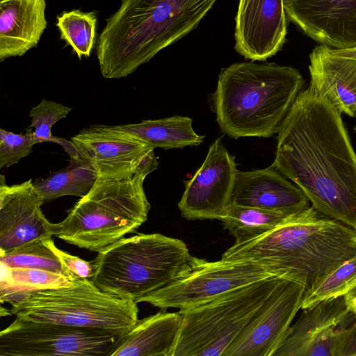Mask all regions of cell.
<instances>
[{"label": "cell", "mask_w": 356, "mask_h": 356, "mask_svg": "<svg viewBox=\"0 0 356 356\" xmlns=\"http://www.w3.org/2000/svg\"><path fill=\"white\" fill-rule=\"evenodd\" d=\"M310 88L341 114L356 118V59L334 54L325 44L309 54Z\"/></svg>", "instance_id": "d6986e66"}, {"label": "cell", "mask_w": 356, "mask_h": 356, "mask_svg": "<svg viewBox=\"0 0 356 356\" xmlns=\"http://www.w3.org/2000/svg\"><path fill=\"white\" fill-rule=\"evenodd\" d=\"M294 213L229 204L219 220L235 238V243H241L268 233Z\"/></svg>", "instance_id": "cb8c5ba5"}, {"label": "cell", "mask_w": 356, "mask_h": 356, "mask_svg": "<svg viewBox=\"0 0 356 356\" xmlns=\"http://www.w3.org/2000/svg\"><path fill=\"white\" fill-rule=\"evenodd\" d=\"M10 315L36 322L126 334L138 320L137 302L103 291L90 279L68 286L24 291Z\"/></svg>", "instance_id": "52a82bcc"}, {"label": "cell", "mask_w": 356, "mask_h": 356, "mask_svg": "<svg viewBox=\"0 0 356 356\" xmlns=\"http://www.w3.org/2000/svg\"><path fill=\"white\" fill-rule=\"evenodd\" d=\"M53 249L61 263L75 277L90 279L94 275L92 262L86 261L79 257L64 252L58 249L54 243L53 244Z\"/></svg>", "instance_id": "4dcf8cb0"}, {"label": "cell", "mask_w": 356, "mask_h": 356, "mask_svg": "<svg viewBox=\"0 0 356 356\" xmlns=\"http://www.w3.org/2000/svg\"><path fill=\"white\" fill-rule=\"evenodd\" d=\"M97 15L94 11H64L57 17L60 38L71 46L79 59L89 57L97 35Z\"/></svg>", "instance_id": "484cf974"}, {"label": "cell", "mask_w": 356, "mask_h": 356, "mask_svg": "<svg viewBox=\"0 0 356 356\" xmlns=\"http://www.w3.org/2000/svg\"><path fill=\"white\" fill-rule=\"evenodd\" d=\"M1 282L17 286L22 289L29 290L44 289L68 286L73 285L76 278L72 279L65 275L50 272L48 270L29 268H9L1 264Z\"/></svg>", "instance_id": "83f0119b"}, {"label": "cell", "mask_w": 356, "mask_h": 356, "mask_svg": "<svg viewBox=\"0 0 356 356\" xmlns=\"http://www.w3.org/2000/svg\"><path fill=\"white\" fill-rule=\"evenodd\" d=\"M162 310L138 320L111 356H172L184 316L181 311Z\"/></svg>", "instance_id": "44dd1931"}, {"label": "cell", "mask_w": 356, "mask_h": 356, "mask_svg": "<svg viewBox=\"0 0 356 356\" xmlns=\"http://www.w3.org/2000/svg\"><path fill=\"white\" fill-rule=\"evenodd\" d=\"M52 237L39 238L7 252H0V262L9 268H37L75 279L53 249Z\"/></svg>", "instance_id": "d4e9b609"}, {"label": "cell", "mask_w": 356, "mask_h": 356, "mask_svg": "<svg viewBox=\"0 0 356 356\" xmlns=\"http://www.w3.org/2000/svg\"><path fill=\"white\" fill-rule=\"evenodd\" d=\"M277 133L272 165L317 211L356 229V152L341 113L308 87Z\"/></svg>", "instance_id": "6da1fadb"}, {"label": "cell", "mask_w": 356, "mask_h": 356, "mask_svg": "<svg viewBox=\"0 0 356 356\" xmlns=\"http://www.w3.org/2000/svg\"><path fill=\"white\" fill-rule=\"evenodd\" d=\"M145 177L136 174L122 179L99 177L63 220L52 223L53 236L98 252L136 232L151 208L143 187Z\"/></svg>", "instance_id": "8992f818"}, {"label": "cell", "mask_w": 356, "mask_h": 356, "mask_svg": "<svg viewBox=\"0 0 356 356\" xmlns=\"http://www.w3.org/2000/svg\"><path fill=\"white\" fill-rule=\"evenodd\" d=\"M124 334L17 317L0 332V356H111Z\"/></svg>", "instance_id": "30bf717a"}, {"label": "cell", "mask_w": 356, "mask_h": 356, "mask_svg": "<svg viewBox=\"0 0 356 356\" xmlns=\"http://www.w3.org/2000/svg\"><path fill=\"white\" fill-rule=\"evenodd\" d=\"M337 356H356V321L345 332Z\"/></svg>", "instance_id": "1f68e13d"}, {"label": "cell", "mask_w": 356, "mask_h": 356, "mask_svg": "<svg viewBox=\"0 0 356 356\" xmlns=\"http://www.w3.org/2000/svg\"><path fill=\"white\" fill-rule=\"evenodd\" d=\"M284 0H239L235 17V50L247 59L265 61L286 42Z\"/></svg>", "instance_id": "9a60e30c"}, {"label": "cell", "mask_w": 356, "mask_h": 356, "mask_svg": "<svg viewBox=\"0 0 356 356\" xmlns=\"http://www.w3.org/2000/svg\"><path fill=\"white\" fill-rule=\"evenodd\" d=\"M289 20L334 49L356 47V0H284Z\"/></svg>", "instance_id": "e0dca14e"}, {"label": "cell", "mask_w": 356, "mask_h": 356, "mask_svg": "<svg viewBox=\"0 0 356 356\" xmlns=\"http://www.w3.org/2000/svg\"><path fill=\"white\" fill-rule=\"evenodd\" d=\"M193 257L180 239L139 234L98 252L90 280L103 291L136 301L169 284Z\"/></svg>", "instance_id": "5b68a950"}, {"label": "cell", "mask_w": 356, "mask_h": 356, "mask_svg": "<svg viewBox=\"0 0 356 356\" xmlns=\"http://www.w3.org/2000/svg\"><path fill=\"white\" fill-rule=\"evenodd\" d=\"M72 110L71 107L45 99L33 107L29 116L31 120L30 128L33 129L35 144L43 142L58 143L59 138L51 134V128L57 122L65 118Z\"/></svg>", "instance_id": "f1b7e54d"}, {"label": "cell", "mask_w": 356, "mask_h": 356, "mask_svg": "<svg viewBox=\"0 0 356 356\" xmlns=\"http://www.w3.org/2000/svg\"><path fill=\"white\" fill-rule=\"evenodd\" d=\"M0 182V252L52 237V223L41 210L44 202L32 179L9 186L1 175Z\"/></svg>", "instance_id": "2e32d148"}, {"label": "cell", "mask_w": 356, "mask_h": 356, "mask_svg": "<svg viewBox=\"0 0 356 356\" xmlns=\"http://www.w3.org/2000/svg\"><path fill=\"white\" fill-rule=\"evenodd\" d=\"M282 278L269 277L179 310L184 321L172 356H223Z\"/></svg>", "instance_id": "ba28073f"}, {"label": "cell", "mask_w": 356, "mask_h": 356, "mask_svg": "<svg viewBox=\"0 0 356 356\" xmlns=\"http://www.w3.org/2000/svg\"><path fill=\"white\" fill-rule=\"evenodd\" d=\"M356 321L343 296L303 309L273 356H337L346 330Z\"/></svg>", "instance_id": "7c38bea8"}, {"label": "cell", "mask_w": 356, "mask_h": 356, "mask_svg": "<svg viewBox=\"0 0 356 356\" xmlns=\"http://www.w3.org/2000/svg\"><path fill=\"white\" fill-rule=\"evenodd\" d=\"M79 157L94 169L99 177L122 179L132 177L146 154L154 149L114 125L95 124L71 138Z\"/></svg>", "instance_id": "5bb4252c"}, {"label": "cell", "mask_w": 356, "mask_h": 356, "mask_svg": "<svg viewBox=\"0 0 356 356\" xmlns=\"http://www.w3.org/2000/svg\"><path fill=\"white\" fill-rule=\"evenodd\" d=\"M99 178L98 173L79 157L70 159L69 165L46 178H38L34 186L44 203L65 195L85 196Z\"/></svg>", "instance_id": "603a6c76"}, {"label": "cell", "mask_w": 356, "mask_h": 356, "mask_svg": "<svg viewBox=\"0 0 356 356\" xmlns=\"http://www.w3.org/2000/svg\"><path fill=\"white\" fill-rule=\"evenodd\" d=\"M355 254L356 229L310 206L259 237L235 243L222 259L272 266L308 290Z\"/></svg>", "instance_id": "7a4b0ae2"}, {"label": "cell", "mask_w": 356, "mask_h": 356, "mask_svg": "<svg viewBox=\"0 0 356 356\" xmlns=\"http://www.w3.org/2000/svg\"><path fill=\"white\" fill-rule=\"evenodd\" d=\"M305 81L291 66L236 63L221 70L213 102L221 131L234 138H268L289 111Z\"/></svg>", "instance_id": "277c9868"}, {"label": "cell", "mask_w": 356, "mask_h": 356, "mask_svg": "<svg viewBox=\"0 0 356 356\" xmlns=\"http://www.w3.org/2000/svg\"><path fill=\"white\" fill-rule=\"evenodd\" d=\"M343 297L348 308L356 316V286L346 293Z\"/></svg>", "instance_id": "836d02e7"}, {"label": "cell", "mask_w": 356, "mask_h": 356, "mask_svg": "<svg viewBox=\"0 0 356 356\" xmlns=\"http://www.w3.org/2000/svg\"><path fill=\"white\" fill-rule=\"evenodd\" d=\"M353 131H356V124H355V125L353 127Z\"/></svg>", "instance_id": "d590c367"}, {"label": "cell", "mask_w": 356, "mask_h": 356, "mask_svg": "<svg viewBox=\"0 0 356 356\" xmlns=\"http://www.w3.org/2000/svg\"><path fill=\"white\" fill-rule=\"evenodd\" d=\"M218 0H122L97 42L105 79L133 73L195 29Z\"/></svg>", "instance_id": "3957f363"}, {"label": "cell", "mask_w": 356, "mask_h": 356, "mask_svg": "<svg viewBox=\"0 0 356 356\" xmlns=\"http://www.w3.org/2000/svg\"><path fill=\"white\" fill-rule=\"evenodd\" d=\"M238 170L234 156L217 138L200 168L186 184L178 203L188 220H219L230 204Z\"/></svg>", "instance_id": "4fadbf2b"}, {"label": "cell", "mask_w": 356, "mask_h": 356, "mask_svg": "<svg viewBox=\"0 0 356 356\" xmlns=\"http://www.w3.org/2000/svg\"><path fill=\"white\" fill-rule=\"evenodd\" d=\"M272 277H284L279 270L255 261L222 258L209 261L193 257L186 269L169 284L136 302H147L161 309L185 310Z\"/></svg>", "instance_id": "9c48e42d"}, {"label": "cell", "mask_w": 356, "mask_h": 356, "mask_svg": "<svg viewBox=\"0 0 356 356\" xmlns=\"http://www.w3.org/2000/svg\"><path fill=\"white\" fill-rule=\"evenodd\" d=\"M332 52L340 56L356 59V47L338 49L332 47Z\"/></svg>", "instance_id": "e575fe53"}, {"label": "cell", "mask_w": 356, "mask_h": 356, "mask_svg": "<svg viewBox=\"0 0 356 356\" xmlns=\"http://www.w3.org/2000/svg\"><path fill=\"white\" fill-rule=\"evenodd\" d=\"M306 288L282 278L223 356H273L301 304Z\"/></svg>", "instance_id": "8fae6325"}, {"label": "cell", "mask_w": 356, "mask_h": 356, "mask_svg": "<svg viewBox=\"0 0 356 356\" xmlns=\"http://www.w3.org/2000/svg\"><path fill=\"white\" fill-rule=\"evenodd\" d=\"M192 123V119L188 117L175 115L114 127L143 140L154 149L159 147L169 149L198 146L203 142L204 136L195 132Z\"/></svg>", "instance_id": "7402d4cb"}, {"label": "cell", "mask_w": 356, "mask_h": 356, "mask_svg": "<svg viewBox=\"0 0 356 356\" xmlns=\"http://www.w3.org/2000/svg\"><path fill=\"white\" fill-rule=\"evenodd\" d=\"M158 165V158L155 155L154 149H152L143 157L135 174L147 177L150 172L155 170Z\"/></svg>", "instance_id": "d6a6232c"}, {"label": "cell", "mask_w": 356, "mask_h": 356, "mask_svg": "<svg viewBox=\"0 0 356 356\" xmlns=\"http://www.w3.org/2000/svg\"><path fill=\"white\" fill-rule=\"evenodd\" d=\"M295 184L273 165L248 172L237 171L230 204L293 213L310 207Z\"/></svg>", "instance_id": "ac0fdd59"}, {"label": "cell", "mask_w": 356, "mask_h": 356, "mask_svg": "<svg viewBox=\"0 0 356 356\" xmlns=\"http://www.w3.org/2000/svg\"><path fill=\"white\" fill-rule=\"evenodd\" d=\"M35 145L33 133L29 129L25 134H15L0 129V168L17 164L27 156Z\"/></svg>", "instance_id": "f546056e"}, {"label": "cell", "mask_w": 356, "mask_h": 356, "mask_svg": "<svg viewBox=\"0 0 356 356\" xmlns=\"http://www.w3.org/2000/svg\"><path fill=\"white\" fill-rule=\"evenodd\" d=\"M356 286V254L305 291L301 309L312 307L324 300L343 296Z\"/></svg>", "instance_id": "4316f807"}, {"label": "cell", "mask_w": 356, "mask_h": 356, "mask_svg": "<svg viewBox=\"0 0 356 356\" xmlns=\"http://www.w3.org/2000/svg\"><path fill=\"white\" fill-rule=\"evenodd\" d=\"M45 0H0V61L37 46L47 27Z\"/></svg>", "instance_id": "ffe728a7"}]
</instances>
